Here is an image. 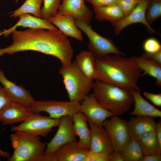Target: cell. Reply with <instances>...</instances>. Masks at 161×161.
I'll use <instances>...</instances> for the list:
<instances>
[{"instance_id": "6da1fadb", "label": "cell", "mask_w": 161, "mask_h": 161, "mask_svg": "<svg viewBox=\"0 0 161 161\" xmlns=\"http://www.w3.org/2000/svg\"><path fill=\"white\" fill-rule=\"evenodd\" d=\"M13 43L0 49V55L32 50L54 56L65 67L72 63L74 51L67 37L58 30L37 28L14 30Z\"/></svg>"}, {"instance_id": "7a4b0ae2", "label": "cell", "mask_w": 161, "mask_h": 161, "mask_svg": "<svg viewBox=\"0 0 161 161\" xmlns=\"http://www.w3.org/2000/svg\"><path fill=\"white\" fill-rule=\"evenodd\" d=\"M121 55H108L95 57L97 66L96 80L127 89L137 90L142 71L136 64L132 57Z\"/></svg>"}, {"instance_id": "3957f363", "label": "cell", "mask_w": 161, "mask_h": 161, "mask_svg": "<svg viewBox=\"0 0 161 161\" xmlns=\"http://www.w3.org/2000/svg\"><path fill=\"white\" fill-rule=\"evenodd\" d=\"M92 89L100 104L115 115L125 114L134 103L131 90L99 80L94 82Z\"/></svg>"}, {"instance_id": "277c9868", "label": "cell", "mask_w": 161, "mask_h": 161, "mask_svg": "<svg viewBox=\"0 0 161 161\" xmlns=\"http://www.w3.org/2000/svg\"><path fill=\"white\" fill-rule=\"evenodd\" d=\"M10 134V139L14 150L9 161H42L47 145L38 137L21 131Z\"/></svg>"}, {"instance_id": "5b68a950", "label": "cell", "mask_w": 161, "mask_h": 161, "mask_svg": "<svg viewBox=\"0 0 161 161\" xmlns=\"http://www.w3.org/2000/svg\"><path fill=\"white\" fill-rule=\"evenodd\" d=\"M59 72L63 78L69 101L81 102L92 89L93 80L81 72L75 61L69 66H62Z\"/></svg>"}, {"instance_id": "8992f818", "label": "cell", "mask_w": 161, "mask_h": 161, "mask_svg": "<svg viewBox=\"0 0 161 161\" xmlns=\"http://www.w3.org/2000/svg\"><path fill=\"white\" fill-rule=\"evenodd\" d=\"M75 22L78 27L87 36L89 39L88 48L95 57L110 54L124 55L111 40L100 35L92 28L91 25L78 20H75Z\"/></svg>"}, {"instance_id": "52a82bcc", "label": "cell", "mask_w": 161, "mask_h": 161, "mask_svg": "<svg viewBox=\"0 0 161 161\" xmlns=\"http://www.w3.org/2000/svg\"><path fill=\"white\" fill-rule=\"evenodd\" d=\"M80 103L78 101L45 100H35L29 108L33 113L45 112L51 118L59 119L66 116L72 117L80 111Z\"/></svg>"}, {"instance_id": "ba28073f", "label": "cell", "mask_w": 161, "mask_h": 161, "mask_svg": "<svg viewBox=\"0 0 161 161\" xmlns=\"http://www.w3.org/2000/svg\"><path fill=\"white\" fill-rule=\"evenodd\" d=\"M61 119L34 113L20 125L13 126L11 130L13 132L21 131L34 136L45 137L53 128L58 126Z\"/></svg>"}, {"instance_id": "9c48e42d", "label": "cell", "mask_w": 161, "mask_h": 161, "mask_svg": "<svg viewBox=\"0 0 161 161\" xmlns=\"http://www.w3.org/2000/svg\"><path fill=\"white\" fill-rule=\"evenodd\" d=\"M103 126L107 131L114 149L120 151L131 137L128 122L114 115L105 120Z\"/></svg>"}, {"instance_id": "30bf717a", "label": "cell", "mask_w": 161, "mask_h": 161, "mask_svg": "<svg viewBox=\"0 0 161 161\" xmlns=\"http://www.w3.org/2000/svg\"><path fill=\"white\" fill-rule=\"evenodd\" d=\"M58 127L55 136L47 144L45 153H54L62 145L76 141L72 116H66L61 117Z\"/></svg>"}, {"instance_id": "8fae6325", "label": "cell", "mask_w": 161, "mask_h": 161, "mask_svg": "<svg viewBox=\"0 0 161 161\" xmlns=\"http://www.w3.org/2000/svg\"><path fill=\"white\" fill-rule=\"evenodd\" d=\"M80 111L86 116L88 121L102 126L105 120L115 115L102 106L92 93L89 94L81 101Z\"/></svg>"}, {"instance_id": "7c38bea8", "label": "cell", "mask_w": 161, "mask_h": 161, "mask_svg": "<svg viewBox=\"0 0 161 161\" xmlns=\"http://www.w3.org/2000/svg\"><path fill=\"white\" fill-rule=\"evenodd\" d=\"M148 0H140L130 14L118 22L112 24L114 27V31L116 35H119L122 31L128 26L137 23L144 25L150 33L155 32L154 29L148 23L146 18V11Z\"/></svg>"}, {"instance_id": "4fadbf2b", "label": "cell", "mask_w": 161, "mask_h": 161, "mask_svg": "<svg viewBox=\"0 0 161 161\" xmlns=\"http://www.w3.org/2000/svg\"><path fill=\"white\" fill-rule=\"evenodd\" d=\"M62 0L58 13L71 16L75 20L90 25L93 17V12L86 5L84 0Z\"/></svg>"}, {"instance_id": "5bb4252c", "label": "cell", "mask_w": 161, "mask_h": 161, "mask_svg": "<svg viewBox=\"0 0 161 161\" xmlns=\"http://www.w3.org/2000/svg\"><path fill=\"white\" fill-rule=\"evenodd\" d=\"M0 82L10 101L18 103L29 108L35 101L29 91L8 79L1 69Z\"/></svg>"}, {"instance_id": "9a60e30c", "label": "cell", "mask_w": 161, "mask_h": 161, "mask_svg": "<svg viewBox=\"0 0 161 161\" xmlns=\"http://www.w3.org/2000/svg\"><path fill=\"white\" fill-rule=\"evenodd\" d=\"M91 131L89 150L109 154L114 150L109 136L101 125L88 121Z\"/></svg>"}, {"instance_id": "2e32d148", "label": "cell", "mask_w": 161, "mask_h": 161, "mask_svg": "<svg viewBox=\"0 0 161 161\" xmlns=\"http://www.w3.org/2000/svg\"><path fill=\"white\" fill-rule=\"evenodd\" d=\"M33 114L29 108L10 101L0 111V121L4 125H13L23 122Z\"/></svg>"}, {"instance_id": "e0dca14e", "label": "cell", "mask_w": 161, "mask_h": 161, "mask_svg": "<svg viewBox=\"0 0 161 161\" xmlns=\"http://www.w3.org/2000/svg\"><path fill=\"white\" fill-rule=\"evenodd\" d=\"M48 20L67 37L74 38L80 41L83 40L81 32L77 26L75 19L72 16L58 13L49 18Z\"/></svg>"}, {"instance_id": "ac0fdd59", "label": "cell", "mask_w": 161, "mask_h": 161, "mask_svg": "<svg viewBox=\"0 0 161 161\" xmlns=\"http://www.w3.org/2000/svg\"><path fill=\"white\" fill-rule=\"evenodd\" d=\"M19 19L16 23L9 29L0 32V36L4 35L7 37L18 27H28L31 29H43L57 30L58 28L48 20L43 19L26 13L20 15Z\"/></svg>"}, {"instance_id": "d6986e66", "label": "cell", "mask_w": 161, "mask_h": 161, "mask_svg": "<svg viewBox=\"0 0 161 161\" xmlns=\"http://www.w3.org/2000/svg\"><path fill=\"white\" fill-rule=\"evenodd\" d=\"M75 132L79 140L77 143L80 147L89 150L91 131L88 126V119L86 116L79 111L72 117Z\"/></svg>"}, {"instance_id": "ffe728a7", "label": "cell", "mask_w": 161, "mask_h": 161, "mask_svg": "<svg viewBox=\"0 0 161 161\" xmlns=\"http://www.w3.org/2000/svg\"><path fill=\"white\" fill-rule=\"evenodd\" d=\"M135 64L142 71V77L148 75L156 79L155 83L161 86V64L149 57L145 53L139 56L132 57Z\"/></svg>"}, {"instance_id": "44dd1931", "label": "cell", "mask_w": 161, "mask_h": 161, "mask_svg": "<svg viewBox=\"0 0 161 161\" xmlns=\"http://www.w3.org/2000/svg\"><path fill=\"white\" fill-rule=\"evenodd\" d=\"M134 107L130 113L133 116H146L153 117H161V111L146 100L142 96L140 89L131 90Z\"/></svg>"}, {"instance_id": "7402d4cb", "label": "cell", "mask_w": 161, "mask_h": 161, "mask_svg": "<svg viewBox=\"0 0 161 161\" xmlns=\"http://www.w3.org/2000/svg\"><path fill=\"white\" fill-rule=\"evenodd\" d=\"M89 150L80 146L76 141L62 145L55 153L58 161H85Z\"/></svg>"}, {"instance_id": "603a6c76", "label": "cell", "mask_w": 161, "mask_h": 161, "mask_svg": "<svg viewBox=\"0 0 161 161\" xmlns=\"http://www.w3.org/2000/svg\"><path fill=\"white\" fill-rule=\"evenodd\" d=\"M128 122L131 137L139 136L155 130L156 122L154 117L146 116H135Z\"/></svg>"}, {"instance_id": "cb8c5ba5", "label": "cell", "mask_w": 161, "mask_h": 161, "mask_svg": "<svg viewBox=\"0 0 161 161\" xmlns=\"http://www.w3.org/2000/svg\"><path fill=\"white\" fill-rule=\"evenodd\" d=\"M76 64L81 72L88 79L96 80L97 66L95 56L90 51H82L76 56Z\"/></svg>"}, {"instance_id": "d4e9b609", "label": "cell", "mask_w": 161, "mask_h": 161, "mask_svg": "<svg viewBox=\"0 0 161 161\" xmlns=\"http://www.w3.org/2000/svg\"><path fill=\"white\" fill-rule=\"evenodd\" d=\"M96 19L99 21L106 20L112 24L124 17L123 12L116 4L101 7H93Z\"/></svg>"}, {"instance_id": "484cf974", "label": "cell", "mask_w": 161, "mask_h": 161, "mask_svg": "<svg viewBox=\"0 0 161 161\" xmlns=\"http://www.w3.org/2000/svg\"><path fill=\"white\" fill-rule=\"evenodd\" d=\"M120 151L125 161H140L144 155L137 139L131 136Z\"/></svg>"}, {"instance_id": "4316f807", "label": "cell", "mask_w": 161, "mask_h": 161, "mask_svg": "<svg viewBox=\"0 0 161 161\" xmlns=\"http://www.w3.org/2000/svg\"><path fill=\"white\" fill-rule=\"evenodd\" d=\"M144 155L161 154L156 137L154 130L142 135L136 138Z\"/></svg>"}, {"instance_id": "83f0119b", "label": "cell", "mask_w": 161, "mask_h": 161, "mask_svg": "<svg viewBox=\"0 0 161 161\" xmlns=\"http://www.w3.org/2000/svg\"><path fill=\"white\" fill-rule=\"evenodd\" d=\"M43 1V0H26L20 7L11 13L10 17L16 18L21 15L28 13L41 18V6Z\"/></svg>"}, {"instance_id": "f1b7e54d", "label": "cell", "mask_w": 161, "mask_h": 161, "mask_svg": "<svg viewBox=\"0 0 161 161\" xmlns=\"http://www.w3.org/2000/svg\"><path fill=\"white\" fill-rule=\"evenodd\" d=\"M161 16V0H149L145 16L148 23L151 25Z\"/></svg>"}, {"instance_id": "f546056e", "label": "cell", "mask_w": 161, "mask_h": 161, "mask_svg": "<svg viewBox=\"0 0 161 161\" xmlns=\"http://www.w3.org/2000/svg\"><path fill=\"white\" fill-rule=\"evenodd\" d=\"M43 5L41 9V18L48 20L56 15L61 4L60 0H43Z\"/></svg>"}, {"instance_id": "4dcf8cb0", "label": "cell", "mask_w": 161, "mask_h": 161, "mask_svg": "<svg viewBox=\"0 0 161 161\" xmlns=\"http://www.w3.org/2000/svg\"><path fill=\"white\" fill-rule=\"evenodd\" d=\"M143 48L145 53L152 54L157 52L161 50V44L156 38H149L144 41Z\"/></svg>"}, {"instance_id": "1f68e13d", "label": "cell", "mask_w": 161, "mask_h": 161, "mask_svg": "<svg viewBox=\"0 0 161 161\" xmlns=\"http://www.w3.org/2000/svg\"><path fill=\"white\" fill-rule=\"evenodd\" d=\"M110 154L89 150L85 161H109Z\"/></svg>"}, {"instance_id": "d6a6232c", "label": "cell", "mask_w": 161, "mask_h": 161, "mask_svg": "<svg viewBox=\"0 0 161 161\" xmlns=\"http://www.w3.org/2000/svg\"><path fill=\"white\" fill-rule=\"evenodd\" d=\"M144 96L149 100L154 105L161 107V94H156L148 92H144L143 93Z\"/></svg>"}, {"instance_id": "836d02e7", "label": "cell", "mask_w": 161, "mask_h": 161, "mask_svg": "<svg viewBox=\"0 0 161 161\" xmlns=\"http://www.w3.org/2000/svg\"><path fill=\"white\" fill-rule=\"evenodd\" d=\"M90 3L93 7H101L116 4L117 0H86Z\"/></svg>"}, {"instance_id": "e575fe53", "label": "cell", "mask_w": 161, "mask_h": 161, "mask_svg": "<svg viewBox=\"0 0 161 161\" xmlns=\"http://www.w3.org/2000/svg\"><path fill=\"white\" fill-rule=\"evenodd\" d=\"M116 4L121 9L125 16L130 14L135 8L119 0H117Z\"/></svg>"}, {"instance_id": "d590c367", "label": "cell", "mask_w": 161, "mask_h": 161, "mask_svg": "<svg viewBox=\"0 0 161 161\" xmlns=\"http://www.w3.org/2000/svg\"><path fill=\"white\" fill-rule=\"evenodd\" d=\"M10 101L3 87L0 85V111Z\"/></svg>"}, {"instance_id": "8d00e7d4", "label": "cell", "mask_w": 161, "mask_h": 161, "mask_svg": "<svg viewBox=\"0 0 161 161\" xmlns=\"http://www.w3.org/2000/svg\"><path fill=\"white\" fill-rule=\"evenodd\" d=\"M155 134L160 149L161 150V121L159 120L156 123L154 130Z\"/></svg>"}, {"instance_id": "74e56055", "label": "cell", "mask_w": 161, "mask_h": 161, "mask_svg": "<svg viewBox=\"0 0 161 161\" xmlns=\"http://www.w3.org/2000/svg\"><path fill=\"white\" fill-rule=\"evenodd\" d=\"M161 154L159 153L144 155L140 161H161Z\"/></svg>"}, {"instance_id": "f35d334b", "label": "cell", "mask_w": 161, "mask_h": 161, "mask_svg": "<svg viewBox=\"0 0 161 161\" xmlns=\"http://www.w3.org/2000/svg\"><path fill=\"white\" fill-rule=\"evenodd\" d=\"M109 161H125V160L120 151L114 150L110 155Z\"/></svg>"}, {"instance_id": "ab89813d", "label": "cell", "mask_w": 161, "mask_h": 161, "mask_svg": "<svg viewBox=\"0 0 161 161\" xmlns=\"http://www.w3.org/2000/svg\"><path fill=\"white\" fill-rule=\"evenodd\" d=\"M42 161H58L55 153H44Z\"/></svg>"}, {"instance_id": "60d3db41", "label": "cell", "mask_w": 161, "mask_h": 161, "mask_svg": "<svg viewBox=\"0 0 161 161\" xmlns=\"http://www.w3.org/2000/svg\"><path fill=\"white\" fill-rule=\"evenodd\" d=\"M146 54L149 57L161 64V50L153 53L148 54L146 53Z\"/></svg>"}, {"instance_id": "b9f144b4", "label": "cell", "mask_w": 161, "mask_h": 161, "mask_svg": "<svg viewBox=\"0 0 161 161\" xmlns=\"http://www.w3.org/2000/svg\"><path fill=\"white\" fill-rule=\"evenodd\" d=\"M125 2L135 7L139 3L140 0H119Z\"/></svg>"}, {"instance_id": "7bdbcfd3", "label": "cell", "mask_w": 161, "mask_h": 161, "mask_svg": "<svg viewBox=\"0 0 161 161\" xmlns=\"http://www.w3.org/2000/svg\"><path fill=\"white\" fill-rule=\"evenodd\" d=\"M0 155L3 158H8L11 155L8 152L3 151L0 148Z\"/></svg>"}, {"instance_id": "ee69618b", "label": "cell", "mask_w": 161, "mask_h": 161, "mask_svg": "<svg viewBox=\"0 0 161 161\" xmlns=\"http://www.w3.org/2000/svg\"><path fill=\"white\" fill-rule=\"evenodd\" d=\"M15 0V1H16V3H17V2H18V1L19 0Z\"/></svg>"}, {"instance_id": "f6af8a7d", "label": "cell", "mask_w": 161, "mask_h": 161, "mask_svg": "<svg viewBox=\"0 0 161 161\" xmlns=\"http://www.w3.org/2000/svg\"><path fill=\"white\" fill-rule=\"evenodd\" d=\"M2 157L0 155V161L1 160V158Z\"/></svg>"}, {"instance_id": "bcb514c9", "label": "cell", "mask_w": 161, "mask_h": 161, "mask_svg": "<svg viewBox=\"0 0 161 161\" xmlns=\"http://www.w3.org/2000/svg\"><path fill=\"white\" fill-rule=\"evenodd\" d=\"M0 56H1V55H0Z\"/></svg>"}]
</instances>
